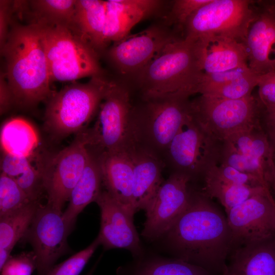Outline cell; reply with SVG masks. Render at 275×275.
I'll use <instances>...</instances> for the list:
<instances>
[{
    "label": "cell",
    "instance_id": "obj_4",
    "mask_svg": "<svg viewBox=\"0 0 275 275\" xmlns=\"http://www.w3.org/2000/svg\"><path fill=\"white\" fill-rule=\"evenodd\" d=\"M110 81L94 76L86 83L73 81L47 101L44 128L54 140L86 129L102 101Z\"/></svg>",
    "mask_w": 275,
    "mask_h": 275
},
{
    "label": "cell",
    "instance_id": "obj_43",
    "mask_svg": "<svg viewBox=\"0 0 275 275\" xmlns=\"http://www.w3.org/2000/svg\"><path fill=\"white\" fill-rule=\"evenodd\" d=\"M262 119L265 125L275 124V106L264 109Z\"/></svg>",
    "mask_w": 275,
    "mask_h": 275
},
{
    "label": "cell",
    "instance_id": "obj_9",
    "mask_svg": "<svg viewBox=\"0 0 275 275\" xmlns=\"http://www.w3.org/2000/svg\"><path fill=\"white\" fill-rule=\"evenodd\" d=\"M193 110V109H192ZM222 142L211 134L192 114L180 128L163 157L173 169L192 180L219 163Z\"/></svg>",
    "mask_w": 275,
    "mask_h": 275
},
{
    "label": "cell",
    "instance_id": "obj_22",
    "mask_svg": "<svg viewBox=\"0 0 275 275\" xmlns=\"http://www.w3.org/2000/svg\"><path fill=\"white\" fill-rule=\"evenodd\" d=\"M197 40L200 46L202 68L204 73L218 72L248 66L247 54L242 42L217 35Z\"/></svg>",
    "mask_w": 275,
    "mask_h": 275
},
{
    "label": "cell",
    "instance_id": "obj_45",
    "mask_svg": "<svg viewBox=\"0 0 275 275\" xmlns=\"http://www.w3.org/2000/svg\"><path fill=\"white\" fill-rule=\"evenodd\" d=\"M266 132L272 148L275 150V124L265 125Z\"/></svg>",
    "mask_w": 275,
    "mask_h": 275
},
{
    "label": "cell",
    "instance_id": "obj_15",
    "mask_svg": "<svg viewBox=\"0 0 275 275\" xmlns=\"http://www.w3.org/2000/svg\"><path fill=\"white\" fill-rule=\"evenodd\" d=\"M178 38L165 28L154 25L114 42L107 56L121 73L137 74L167 44Z\"/></svg>",
    "mask_w": 275,
    "mask_h": 275
},
{
    "label": "cell",
    "instance_id": "obj_20",
    "mask_svg": "<svg viewBox=\"0 0 275 275\" xmlns=\"http://www.w3.org/2000/svg\"><path fill=\"white\" fill-rule=\"evenodd\" d=\"M100 155L102 184L106 191L133 217V164L129 150Z\"/></svg>",
    "mask_w": 275,
    "mask_h": 275
},
{
    "label": "cell",
    "instance_id": "obj_17",
    "mask_svg": "<svg viewBox=\"0 0 275 275\" xmlns=\"http://www.w3.org/2000/svg\"><path fill=\"white\" fill-rule=\"evenodd\" d=\"M100 210V228L97 236L106 250L124 249L133 256L142 255L139 235L133 217L105 190L101 191L95 201Z\"/></svg>",
    "mask_w": 275,
    "mask_h": 275
},
{
    "label": "cell",
    "instance_id": "obj_12",
    "mask_svg": "<svg viewBox=\"0 0 275 275\" xmlns=\"http://www.w3.org/2000/svg\"><path fill=\"white\" fill-rule=\"evenodd\" d=\"M62 214L48 204H40L23 236L33 248L38 275H46L68 252L67 237L71 231Z\"/></svg>",
    "mask_w": 275,
    "mask_h": 275
},
{
    "label": "cell",
    "instance_id": "obj_36",
    "mask_svg": "<svg viewBox=\"0 0 275 275\" xmlns=\"http://www.w3.org/2000/svg\"><path fill=\"white\" fill-rule=\"evenodd\" d=\"M253 72L248 66L240 67L229 70L206 73H204L199 93L214 87L222 86L232 80L245 76Z\"/></svg>",
    "mask_w": 275,
    "mask_h": 275
},
{
    "label": "cell",
    "instance_id": "obj_30",
    "mask_svg": "<svg viewBox=\"0 0 275 275\" xmlns=\"http://www.w3.org/2000/svg\"><path fill=\"white\" fill-rule=\"evenodd\" d=\"M76 0H35L30 1L35 19L50 24L72 29Z\"/></svg>",
    "mask_w": 275,
    "mask_h": 275
},
{
    "label": "cell",
    "instance_id": "obj_24",
    "mask_svg": "<svg viewBox=\"0 0 275 275\" xmlns=\"http://www.w3.org/2000/svg\"><path fill=\"white\" fill-rule=\"evenodd\" d=\"M106 1L76 0L71 30L98 53L106 45L104 39Z\"/></svg>",
    "mask_w": 275,
    "mask_h": 275
},
{
    "label": "cell",
    "instance_id": "obj_40",
    "mask_svg": "<svg viewBox=\"0 0 275 275\" xmlns=\"http://www.w3.org/2000/svg\"><path fill=\"white\" fill-rule=\"evenodd\" d=\"M258 97L264 109L275 106V70L259 75Z\"/></svg>",
    "mask_w": 275,
    "mask_h": 275
},
{
    "label": "cell",
    "instance_id": "obj_7",
    "mask_svg": "<svg viewBox=\"0 0 275 275\" xmlns=\"http://www.w3.org/2000/svg\"><path fill=\"white\" fill-rule=\"evenodd\" d=\"M93 126L84 130L87 147L99 154L127 151L135 146L129 89L110 81Z\"/></svg>",
    "mask_w": 275,
    "mask_h": 275
},
{
    "label": "cell",
    "instance_id": "obj_33",
    "mask_svg": "<svg viewBox=\"0 0 275 275\" xmlns=\"http://www.w3.org/2000/svg\"><path fill=\"white\" fill-rule=\"evenodd\" d=\"M99 244L100 242L97 237L86 249L54 265L46 275H79Z\"/></svg>",
    "mask_w": 275,
    "mask_h": 275
},
{
    "label": "cell",
    "instance_id": "obj_23",
    "mask_svg": "<svg viewBox=\"0 0 275 275\" xmlns=\"http://www.w3.org/2000/svg\"><path fill=\"white\" fill-rule=\"evenodd\" d=\"M88 150L89 156L86 167L72 190L68 207L62 214L71 231L78 214L88 204L95 202L101 192L102 176L100 155L89 148Z\"/></svg>",
    "mask_w": 275,
    "mask_h": 275
},
{
    "label": "cell",
    "instance_id": "obj_26",
    "mask_svg": "<svg viewBox=\"0 0 275 275\" xmlns=\"http://www.w3.org/2000/svg\"><path fill=\"white\" fill-rule=\"evenodd\" d=\"M40 204L39 202H31L0 217V269L10 257L15 245L24 236Z\"/></svg>",
    "mask_w": 275,
    "mask_h": 275
},
{
    "label": "cell",
    "instance_id": "obj_16",
    "mask_svg": "<svg viewBox=\"0 0 275 275\" xmlns=\"http://www.w3.org/2000/svg\"><path fill=\"white\" fill-rule=\"evenodd\" d=\"M257 14L243 42L249 68L261 75L275 70V6L273 1H257Z\"/></svg>",
    "mask_w": 275,
    "mask_h": 275
},
{
    "label": "cell",
    "instance_id": "obj_38",
    "mask_svg": "<svg viewBox=\"0 0 275 275\" xmlns=\"http://www.w3.org/2000/svg\"><path fill=\"white\" fill-rule=\"evenodd\" d=\"M210 0H176L170 13L171 20L178 26L184 29L189 17L199 8Z\"/></svg>",
    "mask_w": 275,
    "mask_h": 275
},
{
    "label": "cell",
    "instance_id": "obj_39",
    "mask_svg": "<svg viewBox=\"0 0 275 275\" xmlns=\"http://www.w3.org/2000/svg\"><path fill=\"white\" fill-rule=\"evenodd\" d=\"M34 157H20L2 152L1 158V173L14 180L32 164V161Z\"/></svg>",
    "mask_w": 275,
    "mask_h": 275
},
{
    "label": "cell",
    "instance_id": "obj_35",
    "mask_svg": "<svg viewBox=\"0 0 275 275\" xmlns=\"http://www.w3.org/2000/svg\"><path fill=\"white\" fill-rule=\"evenodd\" d=\"M208 170L221 179L235 184L267 188L259 179L254 176L240 172L223 163L215 164Z\"/></svg>",
    "mask_w": 275,
    "mask_h": 275
},
{
    "label": "cell",
    "instance_id": "obj_1",
    "mask_svg": "<svg viewBox=\"0 0 275 275\" xmlns=\"http://www.w3.org/2000/svg\"><path fill=\"white\" fill-rule=\"evenodd\" d=\"M174 258L198 266L211 275H224L232 248L226 214L200 190L166 233Z\"/></svg>",
    "mask_w": 275,
    "mask_h": 275
},
{
    "label": "cell",
    "instance_id": "obj_8",
    "mask_svg": "<svg viewBox=\"0 0 275 275\" xmlns=\"http://www.w3.org/2000/svg\"><path fill=\"white\" fill-rule=\"evenodd\" d=\"M193 114L214 138L223 142L238 132L261 125L264 107L252 94L238 99L201 95L191 100Z\"/></svg>",
    "mask_w": 275,
    "mask_h": 275
},
{
    "label": "cell",
    "instance_id": "obj_28",
    "mask_svg": "<svg viewBox=\"0 0 275 275\" xmlns=\"http://www.w3.org/2000/svg\"><path fill=\"white\" fill-rule=\"evenodd\" d=\"M223 142L241 154L272 165V149L262 125L235 133Z\"/></svg>",
    "mask_w": 275,
    "mask_h": 275
},
{
    "label": "cell",
    "instance_id": "obj_46",
    "mask_svg": "<svg viewBox=\"0 0 275 275\" xmlns=\"http://www.w3.org/2000/svg\"><path fill=\"white\" fill-rule=\"evenodd\" d=\"M93 270H92L88 274H87V275H92V272H93Z\"/></svg>",
    "mask_w": 275,
    "mask_h": 275
},
{
    "label": "cell",
    "instance_id": "obj_41",
    "mask_svg": "<svg viewBox=\"0 0 275 275\" xmlns=\"http://www.w3.org/2000/svg\"><path fill=\"white\" fill-rule=\"evenodd\" d=\"M15 9V1H0V46L5 45L10 30L9 28Z\"/></svg>",
    "mask_w": 275,
    "mask_h": 275
},
{
    "label": "cell",
    "instance_id": "obj_13",
    "mask_svg": "<svg viewBox=\"0 0 275 275\" xmlns=\"http://www.w3.org/2000/svg\"><path fill=\"white\" fill-rule=\"evenodd\" d=\"M226 214L232 250L275 236V199L269 190L251 197Z\"/></svg>",
    "mask_w": 275,
    "mask_h": 275
},
{
    "label": "cell",
    "instance_id": "obj_25",
    "mask_svg": "<svg viewBox=\"0 0 275 275\" xmlns=\"http://www.w3.org/2000/svg\"><path fill=\"white\" fill-rule=\"evenodd\" d=\"M3 153L20 157H33L39 143L34 126L21 117H14L3 124L0 135Z\"/></svg>",
    "mask_w": 275,
    "mask_h": 275
},
{
    "label": "cell",
    "instance_id": "obj_21",
    "mask_svg": "<svg viewBox=\"0 0 275 275\" xmlns=\"http://www.w3.org/2000/svg\"><path fill=\"white\" fill-rule=\"evenodd\" d=\"M224 275H275V236L232 250Z\"/></svg>",
    "mask_w": 275,
    "mask_h": 275
},
{
    "label": "cell",
    "instance_id": "obj_34",
    "mask_svg": "<svg viewBox=\"0 0 275 275\" xmlns=\"http://www.w3.org/2000/svg\"><path fill=\"white\" fill-rule=\"evenodd\" d=\"M14 180L32 202H39L42 195L45 191L38 164V167L32 164Z\"/></svg>",
    "mask_w": 275,
    "mask_h": 275
},
{
    "label": "cell",
    "instance_id": "obj_32",
    "mask_svg": "<svg viewBox=\"0 0 275 275\" xmlns=\"http://www.w3.org/2000/svg\"><path fill=\"white\" fill-rule=\"evenodd\" d=\"M32 202L15 181L0 175V217L18 210Z\"/></svg>",
    "mask_w": 275,
    "mask_h": 275
},
{
    "label": "cell",
    "instance_id": "obj_5",
    "mask_svg": "<svg viewBox=\"0 0 275 275\" xmlns=\"http://www.w3.org/2000/svg\"><path fill=\"white\" fill-rule=\"evenodd\" d=\"M48 66L51 81H75L103 76L98 53L69 28L33 21Z\"/></svg>",
    "mask_w": 275,
    "mask_h": 275
},
{
    "label": "cell",
    "instance_id": "obj_47",
    "mask_svg": "<svg viewBox=\"0 0 275 275\" xmlns=\"http://www.w3.org/2000/svg\"><path fill=\"white\" fill-rule=\"evenodd\" d=\"M273 3H274V5L275 6V1H273Z\"/></svg>",
    "mask_w": 275,
    "mask_h": 275
},
{
    "label": "cell",
    "instance_id": "obj_19",
    "mask_svg": "<svg viewBox=\"0 0 275 275\" xmlns=\"http://www.w3.org/2000/svg\"><path fill=\"white\" fill-rule=\"evenodd\" d=\"M161 1L157 0L106 1L104 39L106 45L129 35L131 29L157 10Z\"/></svg>",
    "mask_w": 275,
    "mask_h": 275
},
{
    "label": "cell",
    "instance_id": "obj_18",
    "mask_svg": "<svg viewBox=\"0 0 275 275\" xmlns=\"http://www.w3.org/2000/svg\"><path fill=\"white\" fill-rule=\"evenodd\" d=\"M133 170L132 202L134 212L145 210L163 182V159L155 153L138 145L130 148Z\"/></svg>",
    "mask_w": 275,
    "mask_h": 275
},
{
    "label": "cell",
    "instance_id": "obj_44",
    "mask_svg": "<svg viewBox=\"0 0 275 275\" xmlns=\"http://www.w3.org/2000/svg\"><path fill=\"white\" fill-rule=\"evenodd\" d=\"M270 190L275 195V150L272 149V168L269 181Z\"/></svg>",
    "mask_w": 275,
    "mask_h": 275
},
{
    "label": "cell",
    "instance_id": "obj_42",
    "mask_svg": "<svg viewBox=\"0 0 275 275\" xmlns=\"http://www.w3.org/2000/svg\"><path fill=\"white\" fill-rule=\"evenodd\" d=\"M15 104L14 96L4 72L0 76V113L2 115L8 112Z\"/></svg>",
    "mask_w": 275,
    "mask_h": 275
},
{
    "label": "cell",
    "instance_id": "obj_31",
    "mask_svg": "<svg viewBox=\"0 0 275 275\" xmlns=\"http://www.w3.org/2000/svg\"><path fill=\"white\" fill-rule=\"evenodd\" d=\"M259 78V75L252 73L222 86L208 89L201 95L228 99H241L252 94L254 89L258 86Z\"/></svg>",
    "mask_w": 275,
    "mask_h": 275
},
{
    "label": "cell",
    "instance_id": "obj_14",
    "mask_svg": "<svg viewBox=\"0 0 275 275\" xmlns=\"http://www.w3.org/2000/svg\"><path fill=\"white\" fill-rule=\"evenodd\" d=\"M191 180L188 175L172 172L162 182L145 210L146 219L142 232L143 236L155 240L166 234L189 202Z\"/></svg>",
    "mask_w": 275,
    "mask_h": 275
},
{
    "label": "cell",
    "instance_id": "obj_11",
    "mask_svg": "<svg viewBox=\"0 0 275 275\" xmlns=\"http://www.w3.org/2000/svg\"><path fill=\"white\" fill-rule=\"evenodd\" d=\"M88 156L82 130L76 134L68 146L52 155L40 157L38 165L47 194V204L62 212L84 170Z\"/></svg>",
    "mask_w": 275,
    "mask_h": 275
},
{
    "label": "cell",
    "instance_id": "obj_6",
    "mask_svg": "<svg viewBox=\"0 0 275 275\" xmlns=\"http://www.w3.org/2000/svg\"><path fill=\"white\" fill-rule=\"evenodd\" d=\"M143 101L132 109L131 129L134 144L163 158L172 140L192 114L191 100L177 97Z\"/></svg>",
    "mask_w": 275,
    "mask_h": 275
},
{
    "label": "cell",
    "instance_id": "obj_37",
    "mask_svg": "<svg viewBox=\"0 0 275 275\" xmlns=\"http://www.w3.org/2000/svg\"><path fill=\"white\" fill-rule=\"evenodd\" d=\"M36 269L33 252L10 257L0 269L1 275H31Z\"/></svg>",
    "mask_w": 275,
    "mask_h": 275
},
{
    "label": "cell",
    "instance_id": "obj_27",
    "mask_svg": "<svg viewBox=\"0 0 275 275\" xmlns=\"http://www.w3.org/2000/svg\"><path fill=\"white\" fill-rule=\"evenodd\" d=\"M204 186L200 191L210 199L215 198L225 212L240 204L251 197L265 190L264 187H252L235 184L225 181L210 170L203 177Z\"/></svg>",
    "mask_w": 275,
    "mask_h": 275
},
{
    "label": "cell",
    "instance_id": "obj_10",
    "mask_svg": "<svg viewBox=\"0 0 275 275\" xmlns=\"http://www.w3.org/2000/svg\"><path fill=\"white\" fill-rule=\"evenodd\" d=\"M257 11V1L210 0L188 19L184 37L198 40L222 36L243 43Z\"/></svg>",
    "mask_w": 275,
    "mask_h": 275
},
{
    "label": "cell",
    "instance_id": "obj_3",
    "mask_svg": "<svg viewBox=\"0 0 275 275\" xmlns=\"http://www.w3.org/2000/svg\"><path fill=\"white\" fill-rule=\"evenodd\" d=\"M204 72L198 40L178 38L137 75L143 100L189 97L199 93Z\"/></svg>",
    "mask_w": 275,
    "mask_h": 275
},
{
    "label": "cell",
    "instance_id": "obj_2",
    "mask_svg": "<svg viewBox=\"0 0 275 275\" xmlns=\"http://www.w3.org/2000/svg\"><path fill=\"white\" fill-rule=\"evenodd\" d=\"M6 61L4 72L15 104L34 107L47 101L53 92L46 54L35 24H15L1 48Z\"/></svg>",
    "mask_w": 275,
    "mask_h": 275
},
{
    "label": "cell",
    "instance_id": "obj_29",
    "mask_svg": "<svg viewBox=\"0 0 275 275\" xmlns=\"http://www.w3.org/2000/svg\"><path fill=\"white\" fill-rule=\"evenodd\" d=\"M124 275H211L202 268L176 258L140 261Z\"/></svg>",
    "mask_w": 275,
    "mask_h": 275
}]
</instances>
